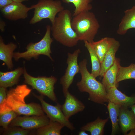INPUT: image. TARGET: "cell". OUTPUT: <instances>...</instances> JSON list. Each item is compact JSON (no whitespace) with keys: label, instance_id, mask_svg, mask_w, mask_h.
<instances>
[{"label":"cell","instance_id":"30bf717a","mask_svg":"<svg viewBox=\"0 0 135 135\" xmlns=\"http://www.w3.org/2000/svg\"><path fill=\"white\" fill-rule=\"evenodd\" d=\"M50 122V119L45 115L18 116L12 121L8 127L20 126L28 130L37 129L48 125Z\"/></svg>","mask_w":135,"mask_h":135},{"label":"cell","instance_id":"7402d4cb","mask_svg":"<svg viewBox=\"0 0 135 135\" xmlns=\"http://www.w3.org/2000/svg\"><path fill=\"white\" fill-rule=\"evenodd\" d=\"M121 106L110 101L108 102L107 108L112 123V135L116 134L119 130L118 116Z\"/></svg>","mask_w":135,"mask_h":135},{"label":"cell","instance_id":"9c48e42d","mask_svg":"<svg viewBox=\"0 0 135 135\" xmlns=\"http://www.w3.org/2000/svg\"><path fill=\"white\" fill-rule=\"evenodd\" d=\"M81 51L80 49L76 50L72 54L68 53L67 63L68 66L65 73L60 78V83L62 85L64 96L68 91L72 84L74 76L80 73V68L78 63V58Z\"/></svg>","mask_w":135,"mask_h":135},{"label":"cell","instance_id":"7a4b0ae2","mask_svg":"<svg viewBox=\"0 0 135 135\" xmlns=\"http://www.w3.org/2000/svg\"><path fill=\"white\" fill-rule=\"evenodd\" d=\"M87 60L84 59L81 62L79 65L81 80L76 85L81 92H86L89 94L88 100L99 104H104L108 102L106 90L102 83L97 81L87 68Z\"/></svg>","mask_w":135,"mask_h":135},{"label":"cell","instance_id":"d590c367","mask_svg":"<svg viewBox=\"0 0 135 135\" xmlns=\"http://www.w3.org/2000/svg\"><path fill=\"white\" fill-rule=\"evenodd\" d=\"M134 130H135V128H134Z\"/></svg>","mask_w":135,"mask_h":135},{"label":"cell","instance_id":"1f68e13d","mask_svg":"<svg viewBox=\"0 0 135 135\" xmlns=\"http://www.w3.org/2000/svg\"><path fill=\"white\" fill-rule=\"evenodd\" d=\"M78 134L79 135H88V134H87L86 132V131L82 130H80V131L78 133Z\"/></svg>","mask_w":135,"mask_h":135},{"label":"cell","instance_id":"484cf974","mask_svg":"<svg viewBox=\"0 0 135 135\" xmlns=\"http://www.w3.org/2000/svg\"><path fill=\"white\" fill-rule=\"evenodd\" d=\"M135 79V64L127 67L120 66L118 73L116 82L130 79Z\"/></svg>","mask_w":135,"mask_h":135},{"label":"cell","instance_id":"d4e9b609","mask_svg":"<svg viewBox=\"0 0 135 135\" xmlns=\"http://www.w3.org/2000/svg\"><path fill=\"white\" fill-rule=\"evenodd\" d=\"M92 0H62L66 4L72 3L74 5L75 9L72 16H75L85 11H90L92 8L91 3Z\"/></svg>","mask_w":135,"mask_h":135},{"label":"cell","instance_id":"8992f818","mask_svg":"<svg viewBox=\"0 0 135 135\" xmlns=\"http://www.w3.org/2000/svg\"><path fill=\"white\" fill-rule=\"evenodd\" d=\"M30 7L34 10V16L30 22L31 24L46 19H49L52 24L56 15L64 9L59 0H40L36 4Z\"/></svg>","mask_w":135,"mask_h":135},{"label":"cell","instance_id":"d6a6232c","mask_svg":"<svg viewBox=\"0 0 135 135\" xmlns=\"http://www.w3.org/2000/svg\"><path fill=\"white\" fill-rule=\"evenodd\" d=\"M13 2H16L22 3V2L28 1V0H11Z\"/></svg>","mask_w":135,"mask_h":135},{"label":"cell","instance_id":"d6986e66","mask_svg":"<svg viewBox=\"0 0 135 135\" xmlns=\"http://www.w3.org/2000/svg\"><path fill=\"white\" fill-rule=\"evenodd\" d=\"M125 15L122 18L117 30L118 34H125L129 30H135V6L124 12Z\"/></svg>","mask_w":135,"mask_h":135},{"label":"cell","instance_id":"4316f807","mask_svg":"<svg viewBox=\"0 0 135 135\" xmlns=\"http://www.w3.org/2000/svg\"><path fill=\"white\" fill-rule=\"evenodd\" d=\"M18 116L12 110H8L0 112V126L4 129L9 126L10 123Z\"/></svg>","mask_w":135,"mask_h":135},{"label":"cell","instance_id":"e0dca14e","mask_svg":"<svg viewBox=\"0 0 135 135\" xmlns=\"http://www.w3.org/2000/svg\"><path fill=\"white\" fill-rule=\"evenodd\" d=\"M24 69L18 68L9 72H0V86L7 88L12 87L18 83L20 78L23 74Z\"/></svg>","mask_w":135,"mask_h":135},{"label":"cell","instance_id":"7c38bea8","mask_svg":"<svg viewBox=\"0 0 135 135\" xmlns=\"http://www.w3.org/2000/svg\"><path fill=\"white\" fill-rule=\"evenodd\" d=\"M65 100L61 105L64 114L68 119L72 116L83 111L85 108L84 104L68 91L64 96Z\"/></svg>","mask_w":135,"mask_h":135},{"label":"cell","instance_id":"6da1fadb","mask_svg":"<svg viewBox=\"0 0 135 135\" xmlns=\"http://www.w3.org/2000/svg\"><path fill=\"white\" fill-rule=\"evenodd\" d=\"M31 91L26 84L18 85L15 88L11 89L7 93L6 98L4 102L0 105V112L12 110L18 115H44L40 104L34 103H26L25 98Z\"/></svg>","mask_w":135,"mask_h":135},{"label":"cell","instance_id":"3957f363","mask_svg":"<svg viewBox=\"0 0 135 135\" xmlns=\"http://www.w3.org/2000/svg\"><path fill=\"white\" fill-rule=\"evenodd\" d=\"M72 15L71 11L64 9L59 13L52 24L51 30L52 35L57 41L64 46L73 47L79 40L72 28Z\"/></svg>","mask_w":135,"mask_h":135},{"label":"cell","instance_id":"e575fe53","mask_svg":"<svg viewBox=\"0 0 135 135\" xmlns=\"http://www.w3.org/2000/svg\"><path fill=\"white\" fill-rule=\"evenodd\" d=\"M131 108L135 115V104L129 107Z\"/></svg>","mask_w":135,"mask_h":135},{"label":"cell","instance_id":"f1b7e54d","mask_svg":"<svg viewBox=\"0 0 135 135\" xmlns=\"http://www.w3.org/2000/svg\"><path fill=\"white\" fill-rule=\"evenodd\" d=\"M6 88L0 87V105L2 104L6 100L7 96Z\"/></svg>","mask_w":135,"mask_h":135},{"label":"cell","instance_id":"44dd1931","mask_svg":"<svg viewBox=\"0 0 135 135\" xmlns=\"http://www.w3.org/2000/svg\"><path fill=\"white\" fill-rule=\"evenodd\" d=\"M109 118L103 120L99 117L94 121L89 122L80 128V130L90 132L92 135H103L104 128Z\"/></svg>","mask_w":135,"mask_h":135},{"label":"cell","instance_id":"836d02e7","mask_svg":"<svg viewBox=\"0 0 135 135\" xmlns=\"http://www.w3.org/2000/svg\"><path fill=\"white\" fill-rule=\"evenodd\" d=\"M130 132L128 135H135V130L134 129H132L130 130Z\"/></svg>","mask_w":135,"mask_h":135},{"label":"cell","instance_id":"83f0119b","mask_svg":"<svg viewBox=\"0 0 135 135\" xmlns=\"http://www.w3.org/2000/svg\"><path fill=\"white\" fill-rule=\"evenodd\" d=\"M29 130L22 128H19L14 127H8L5 129L3 135H28L30 134Z\"/></svg>","mask_w":135,"mask_h":135},{"label":"cell","instance_id":"52a82bcc","mask_svg":"<svg viewBox=\"0 0 135 135\" xmlns=\"http://www.w3.org/2000/svg\"><path fill=\"white\" fill-rule=\"evenodd\" d=\"M23 74L24 83L30 86L44 96H47L51 100L58 103V100L54 92V85L57 82V78L54 76L34 77L29 74L24 66Z\"/></svg>","mask_w":135,"mask_h":135},{"label":"cell","instance_id":"f546056e","mask_svg":"<svg viewBox=\"0 0 135 135\" xmlns=\"http://www.w3.org/2000/svg\"><path fill=\"white\" fill-rule=\"evenodd\" d=\"M13 2L11 0H0V9L6 7Z\"/></svg>","mask_w":135,"mask_h":135},{"label":"cell","instance_id":"603a6c76","mask_svg":"<svg viewBox=\"0 0 135 135\" xmlns=\"http://www.w3.org/2000/svg\"><path fill=\"white\" fill-rule=\"evenodd\" d=\"M64 126L56 122L50 120L48 125L37 129L38 135H60L62 129Z\"/></svg>","mask_w":135,"mask_h":135},{"label":"cell","instance_id":"ac0fdd59","mask_svg":"<svg viewBox=\"0 0 135 135\" xmlns=\"http://www.w3.org/2000/svg\"><path fill=\"white\" fill-rule=\"evenodd\" d=\"M17 48L16 44L11 42L6 44L4 43L1 36H0V60L4 62L9 69L12 70L13 67L12 58L14 52Z\"/></svg>","mask_w":135,"mask_h":135},{"label":"cell","instance_id":"9a60e30c","mask_svg":"<svg viewBox=\"0 0 135 135\" xmlns=\"http://www.w3.org/2000/svg\"><path fill=\"white\" fill-rule=\"evenodd\" d=\"M119 42L112 38L108 49L101 64L100 76L103 77L106 72L113 65L115 60L116 54L120 46Z\"/></svg>","mask_w":135,"mask_h":135},{"label":"cell","instance_id":"ba28073f","mask_svg":"<svg viewBox=\"0 0 135 135\" xmlns=\"http://www.w3.org/2000/svg\"><path fill=\"white\" fill-rule=\"evenodd\" d=\"M33 95L40 102L42 110L50 120L60 123L72 131L75 129L73 124L64 115L61 108V105L57 103L54 106L48 104L44 100V96Z\"/></svg>","mask_w":135,"mask_h":135},{"label":"cell","instance_id":"ffe728a7","mask_svg":"<svg viewBox=\"0 0 135 135\" xmlns=\"http://www.w3.org/2000/svg\"><path fill=\"white\" fill-rule=\"evenodd\" d=\"M112 38L105 37L97 42H89L94 50L101 64L111 43Z\"/></svg>","mask_w":135,"mask_h":135},{"label":"cell","instance_id":"5bb4252c","mask_svg":"<svg viewBox=\"0 0 135 135\" xmlns=\"http://www.w3.org/2000/svg\"><path fill=\"white\" fill-rule=\"evenodd\" d=\"M128 107L121 106L118 116V123L123 134H126L127 132L135 128V115Z\"/></svg>","mask_w":135,"mask_h":135},{"label":"cell","instance_id":"5b68a950","mask_svg":"<svg viewBox=\"0 0 135 135\" xmlns=\"http://www.w3.org/2000/svg\"><path fill=\"white\" fill-rule=\"evenodd\" d=\"M51 28L50 26L47 25L46 32L43 38L38 42L30 43L27 46L26 52H14L13 58L14 60L18 61L22 58L28 60L32 58L37 60L40 55H42L48 56L53 61L50 55L52 53L51 46L53 42L50 36Z\"/></svg>","mask_w":135,"mask_h":135},{"label":"cell","instance_id":"8fae6325","mask_svg":"<svg viewBox=\"0 0 135 135\" xmlns=\"http://www.w3.org/2000/svg\"><path fill=\"white\" fill-rule=\"evenodd\" d=\"M22 3L13 2L6 7L0 9L3 16L5 18L12 21L25 19L28 16V12L32 10Z\"/></svg>","mask_w":135,"mask_h":135},{"label":"cell","instance_id":"cb8c5ba5","mask_svg":"<svg viewBox=\"0 0 135 135\" xmlns=\"http://www.w3.org/2000/svg\"><path fill=\"white\" fill-rule=\"evenodd\" d=\"M85 46L88 49L90 55L92 65V74L95 78L100 76L101 63L98 56L90 43L84 42Z\"/></svg>","mask_w":135,"mask_h":135},{"label":"cell","instance_id":"277c9868","mask_svg":"<svg viewBox=\"0 0 135 135\" xmlns=\"http://www.w3.org/2000/svg\"><path fill=\"white\" fill-rule=\"evenodd\" d=\"M72 26L79 40L94 41L100 25L94 14L90 11L82 12L73 17Z\"/></svg>","mask_w":135,"mask_h":135},{"label":"cell","instance_id":"4fadbf2b","mask_svg":"<svg viewBox=\"0 0 135 135\" xmlns=\"http://www.w3.org/2000/svg\"><path fill=\"white\" fill-rule=\"evenodd\" d=\"M109 101L121 106L129 107L135 104V96H128L114 87L107 90Z\"/></svg>","mask_w":135,"mask_h":135},{"label":"cell","instance_id":"2e32d148","mask_svg":"<svg viewBox=\"0 0 135 135\" xmlns=\"http://www.w3.org/2000/svg\"><path fill=\"white\" fill-rule=\"evenodd\" d=\"M120 60V58H116L113 65L106 72L103 77L102 83L106 91L111 88L118 86L116 78L121 66Z\"/></svg>","mask_w":135,"mask_h":135},{"label":"cell","instance_id":"4dcf8cb0","mask_svg":"<svg viewBox=\"0 0 135 135\" xmlns=\"http://www.w3.org/2000/svg\"><path fill=\"white\" fill-rule=\"evenodd\" d=\"M6 25V23L2 19H0V30L1 32H3L4 31Z\"/></svg>","mask_w":135,"mask_h":135}]
</instances>
